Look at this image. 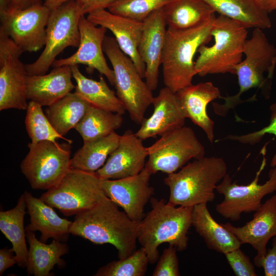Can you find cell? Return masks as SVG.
I'll use <instances>...</instances> for the list:
<instances>
[{
    "label": "cell",
    "mask_w": 276,
    "mask_h": 276,
    "mask_svg": "<svg viewBox=\"0 0 276 276\" xmlns=\"http://www.w3.org/2000/svg\"><path fill=\"white\" fill-rule=\"evenodd\" d=\"M108 197L75 215L70 234L96 244H110L118 258L124 259L136 249L140 222L131 219Z\"/></svg>",
    "instance_id": "6da1fadb"
},
{
    "label": "cell",
    "mask_w": 276,
    "mask_h": 276,
    "mask_svg": "<svg viewBox=\"0 0 276 276\" xmlns=\"http://www.w3.org/2000/svg\"><path fill=\"white\" fill-rule=\"evenodd\" d=\"M150 200L151 210L139 223L137 241L145 249L149 263L154 264L163 243L173 245L180 251L187 248L193 207L174 206L164 199Z\"/></svg>",
    "instance_id": "7a4b0ae2"
},
{
    "label": "cell",
    "mask_w": 276,
    "mask_h": 276,
    "mask_svg": "<svg viewBox=\"0 0 276 276\" xmlns=\"http://www.w3.org/2000/svg\"><path fill=\"white\" fill-rule=\"evenodd\" d=\"M245 57L234 68L238 77L239 90L233 96L221 97L223 104L213 103L215 114L225 116L231 109L245 102L240 99L242 94L252 88L269 91L271 81L276 65V48L268 40L262 29L255 28L251 37L245 42ZM267 97V95H266Z\"/></svg>",
    "instance_id": "3957f363"
},
{
    "label": "cell",
    "mask_w": 276,
    "mask_h": 276,
    "mask_svg": "<svg viewBox=\"0 0 276 276\" xmlns=\"http://www.w3.org/2000/svg\"><path fill=\"white\" fill-rule=\"evenodd\" d=\"M226 174V164L221 157L195 159L164 178L170 190L168 202L174 206L193 207L212 202L217 186Z\"/></svg>",
    "instance_id": "277c9868"
},
{
    "label": "cell",
    "mask_w": 276,
    "mask_h": 276,
    "mask_svg": "<svg viewBox=\"0 0 276 276\" xmlns=\"http://www.w3.org/2000/svg\"><path fill=\"white\" fill-rule=\"evenodd\" d=\"M215 16L189 29L167 27L162 65L164 84L173 93L192 84L196 75L194 56L201 46L211 41L212 24Z\"/></svg>",
    "instance_id": "5b68a950"
},
{
    "label": "cell",
    "mask_w": 276,
    "mask_h": 276,
    "mask_svg": "<svg viewBox=\"0 0 276 276\" xmlns=\"http://www.w3.org/2000/svg\"><path fill=\"white\" fill-rule=\"evenodd\" d=\"M247 28L232 19L219 15L211 27L213 44L201 46L196 61V75L231 73L242 60L247 37Z\"/></svg>",
    "instance_id": "8992f818"
},
{
    "label": "cell",
    "mask_w": 276,
    "mask_h": 276,
    "mask_svg": "<svg viewBox=\"0 0 276 276\" xmlns=\"http://www.w3.org/2000/svg\"><path fill=\"white\" fill-rule=\"evenodd\" d=\"M103 49L114 73L116 95L131 120L141 124L152 103V90L143 81L132 60L120 49L114 37L106 35Z\"/></svg>",
    "instance_id": "52a82bcc"
},
{
    "label": "cell",
    "mask_w": 276,
    "mask_h": 276,
    "mask_svg": "<svg viewBox=\"0 0 276 276\" xmlns=\"http://www.w3.org/2000/svg\"><path fill=\"white\" fill-rule=\"evenodd\" d=\"M102 182L96 173L71 169L58 184L40 198L64 216L76 215L107 197Z\"/></svg>",
    "instance_id": "ba28073f"
},
{
    "label": "cell",
    "mask_w": 276,
    "mask_h": 276,
    "mask_svg": "<svg viewBox=\"0 0 276 276\" xmlns=\"http://www.w3.org/2000/svg\"><path fill=\"white\" fill-rule=\"evenodd\" d=\"M71 144L50 141L28 144L29 152L20 167L33 189L48 190L61 180L71 169Z\"/></svg>",
    "instance_id": "9c48e42d"
},
{
    "label": "cell",
    "mask_w": 276,
    "mask_h": 276,
    "mask_svg": "<svg viewBox=\"0 0 276 276\" xmlns=\"http://www.w3.org/2000/svg\"><path fill=\"white\" fill-rule=\"evenodd\" d=\"M81 16L75 0L51 10L46 28L44 48L35 62L25 65L28 75L45 74L56 57L65 48L79 47V22Z\"/></svg>",
    "instance_id": "30bf717a"
},
{
    "label": "cell",
    "mask_w": 276,
    "mask_h": 276,
    "mask_svg": "<svg viewBox=\"0 0 276 276\" xmlns=\"http://www.w3.org/2000/svg\"><path fill=\"white\" fill-rule=\"evenodd\" d=\"M265 146L261 150L263 160L260 169L249 183L239 185L232 181L227 173L217 186L216 191L223 196V199L216 204L215 210L223 218L238 221L242 214L257 211L262 204L263 198L276 191V166L269 170V178L265 182L259 183V176L266 164Z\"/></svg>",
    "instance_id": "8fae6325"
},
{
    "label": "cell",
    "mask_w": 276,
    "mask_h": 276,
    "mask_svg": "<svg viewBox=\"0 0 276 276\" xmlns=\"http://www.w3.org/2000/svg\"><path fill=\"white\" fill-rule=\"evenodd\" d=\"M160 136L147 147L145 167L152 174L174 173L191 159L205 156V148L190 127L185 125Z\"/></svg>",
    "instance_id": "7c38bea8"
},
{
    "label": "cell",
    "mask_w": 276,
    "mask_h": 276,
    "mask_svg": "<svg viewBox=\"0 0 276 276\" xmlns=\"http://www.w3.org/2000/svg\"><path fill=\"white\" fill-rule=\"evenodd\" d=\"M51 12L43 4L24 9L10 7L0 11V29L23 52H37L45 45Z\"/></svg>",
    "instance_id": "4fadbf2b"
},
{
    "label": "cell",
    "mask_w": 276,
    "mask_h": 276,
    "mask_svg": "<svg viewBox=\"0 0 276 276\" xmlns=\"http://www.w3.org/2000/svg\"><path fill=\"white\" fill-rule=\"evenodd\" d=\"M23 52L0 29V110H27L26 65L20 61Z\"/></svg>",
    "instance_id": "5bb4252c"
},
{
    "label": "cell",
    "mask_w": 276,
    "mask_h": 276,
    "mask_svg": "<svg viewBox=\"0 0 276 276\" xmlns=\"http://www.w3.org/2000/svg\"><path fill=\"white\" fill-rule=\"evenodd\" d=\"M151 175L145 167L134 176L102 180V186L108 198L122 208L131 219L140 222L145 215V205L154 194V188L149 184Z\"/></svg>",
    "instance_id": "9a60e30c"
},
{
    "label": "cell",
    "mask_w": 276,
    "mask_h": 276,
    "mask_svg": "<svg viewBox=\"0 0 276 276\" xmlns=\"http://www.w3.org/2000/svg\"><path fill=\"white\" fill-rule=\"evenodd\" d=\"M79 28L80 41L77 51L67 58L56 59L52 66L84 64L104 75L110 84L114 86V73L108 65L103 54V43L107 29L102 26L97 27L84 15L80 18Z\"/></svg>",
    "instance_id": "2e32d148"
},
{
    "label": "cell",
    "mask_w": 276,
    "mask_h": 276,
    "mask_svg": "<svg viewBox=\"0 0 276 276\" xmlns=\"http://www.w3.org/2000/svg\"><path fill=\"white\" fill-rule=\"evenodd\" d=\"M251 220L242 226L227 222L223 225L233 233L241 244H248L256 251L255 266L261 267L269 241L276 236V194L262 203L254 212Z\"/></svg>",
    "instance_id": "e0dca14e"
},
{
    "label": "cell",
    "mask_w": 276,
    "mask_h": 276,
    "mask_svg": "<svg viewBox=\"0 0 276 276\" xmlns=\"http://www.w3.org/2000/svg\"><path fill=\"white\" fill-rule=\"evenodd\" d=\"M147 147L143 140L128 129L120 135L117 148L95 173L102 179H117L134 176L145 167Z\"/></svg>",
    "instance_id": "ac0fdd59"
},
{
    "label": "cell",
    "mask_w": 276,
    "mask_h": 276,
    "mask_svg": "<svg viewBox=\"0 0 276 276\" xmlns=\"http://www.w3.org/2000/svg\"><path fill=\"white\" fill-rule=\"evenodd\" d=\"M86 18L94 25L105 27L112 33L120 49L132 60L140 75L145 78V64L137 49L143 22L113 14L106 9L91 12Z\"/></svg>",
    "instance_id": "d6986e66"
},
{
    "label": "cell",
    "mask_w": 276,
    "mask_h": 276,
    "mask_svg": "<svg viewBox=\"0 0 276 276\" xmlns=\"http://www.w3.org/2000/svg\"><path fill=\"white\" fill-rule=\"evenodd\" d=\"M143 22V29L137 49L145 64L146 82L153 90L158 84L159 69L167 29L163 8L152 13Z\"/></svg>",
    "instance_id": "ffe728a7"
},
{
    "label": "cell",
    "mask_w": 276,
    "mask_h": 276,
    "mask_svg": "<svg viewBox=\"0 0 276 276\" xmlns=\"http://www.w3.org/2000/svg\"><path fill=\"white\" fill-rule=\"evenodd\" d=\"M152 114L144 118L141 127L135 133L141 140H145L161 136L175 129L185 126L184 116L176 94L165 86L154 97Z\"/></svg>",
    "instance_id": "44dd1931"
},
{
    "label": "cell",
    "mask_w": 276,
    "mask_h": 276,
    "mask_svg": "<svg viewBox=\"0 0 276 276\" xmlns=\"http://www.w3.org/2000/svg\"><path fill=\"white\" fill-rule=\"evenodd\" d=\"M186 118L199 127L211 144L214 139V122L208 116L209 103L222 97L219 89L211 82L191 84L176 93Z\"/></svg>",
    "instance_id": "7402d4cb"
},
{
    "label": "cell",
    "mask_w": 276,
    "mask_h": 276,
    "mask_svg": "<svg viewBox=\"0 0 276 276\" xmlns=\"http://www.w3.org/2000/svg\"><path fill=\"white\" fill-rule=\"evenodd\" d=\"M71 67H54L48 74L28 75L27 97L42 106H49L61 99L75 87L72 81Z\"/></svg>",
    "instance_id": "603a6c76"
},
{
    "label": "cell",
    "mask_w": 276,
    "mask_h": 276,
    "mask_svg": "<svg viewBox=\"0 0 276 276\" xmlns=\"http://www.w3.org/2000/svg\"><path fill=\"white\" fill-rule=\"evenodd\" d=\"M24 194L30 222L26 230L40 232V240L44 243L50 238L61 242L66 240L73 221L61 218L40 198L34 197L28 191Z\"/></svg>",
    "instance_id": "cb8c5ba5"
},
{
    "label": "cell",
    "mask_w": 276,
    "mask_h": 276,
    "mask_svg": "<svg viewBox=\"0 0 276 276\" xmlns=\"http://www.w3.org/2000/svg\"><path fill=\"white\" fill-rule=\"evenodd\" d=\"M192 226L203 238L207 247L219 253L224 255L242 245L233 233L214 219L206 203L193 206Z\"/></svg>",
    "instance_id": "d4e9b609"
},
{
    "label": "cell",
    "mask_w": 276,
    "mask_h": 276,
    "mask_svg": "<svg viewBox=\"0 0 276 276\" xmlns=\"http://www.w3.org/2000/svg\"><path fill=\"white\" fill-rule=\"evenodd\" d=\"M29 245L27 264L28 275H52L50 271L55 265L63 267L64 261L61 258L68 253V245L63 242L54 240L47 244L38 240L33 231L26 230Z\"/></svg>",
    "instance_id": "484cf974"
},
{
    "label": "cell",
    "mask_w": 276,
    "mask_h": 276,
    "mask_svg": "<svg viewBox=\"0 0 276 276\" xmlns=\"http://www.w3.org/2000/svg\"><path fill=\"white\" fill-rule=\"evenodd\" d=\"M163 10L168 28L176 30L197 27L215 16V12L203 0H174Z\"/></svg>",
    "instance_id": "4316f807"
},
{
    "label": "cell",
    "mask_w": 276,
    "mask_h": 276,
    "mask_svg": "<svg viewBox=\"0 0 276 276\" xmlns=\"http://www.w3.org/2000/svg\"><path fill=\"white\" fill-rule=\"evenodd\" d=\"M215 12L239 22L247 29L270 28L268 13L256 0H203Z\"/></svg>",
    "instance_id": "83f0119b"
},
{
    "label": "cell",
    "mask_w": 276,
    "mask_h": 276,
    "mask_svg": "<svg viewBox=\"0 0 276 276\" xmlns=\"http://www.w3.org/2000/svg\"><path fill=\"white\" fill-rule=\"evenodd\" d=\"M26 203L23 193L16 205L7 211L0 212V230L12 245L16 264L27 267L28 250L26 243V231L24 228V217L26 213Z\"/></svg>",
    "instance_id": "f1b7e54d"
},
{
    "label": "cell",
    "mask_w": 276,
    "mask_h": 276,
    "mask_svg": "<svg viewBox=\"0 0 276 276\" xmlns=\"http://www.w3.org/2000/svg\"><path fill=\"white\" fill-rule=\"evenodd\" d=\"M77 85L75 92L91 106L123 114L126 111L116 94L101 77L97 81L84 76L78 65L71 66Z\"/></svg>",
    "instance_id": "f546056e"
},
{
    "label": "cell",
    "mask_w": 276,
    "mask_h": 276,
    "mask_svg": "<svg viewBox=\"0 0 276 276\" xmlns=\"http://www.w3.org/2000/svg\"><path fill=\"white\" fill-rule=\"evenodd\" d=\"M91 105L76 92L70 93L45 110L55 130L64 136L84 117Z\"/></svg>",
    "instance_id": "4dcf8cb0"
},
{
    "label": "cell",
    "mask_w": 276,
    "mask_h": 276,
    "mask_svg": "<svg viewBox=\"0 0 276 276\" xmlns=\"http://www.w3.org/2000/svg\"><path fill=\"white\" fill-rule=\"evenodd\" d=\"M120 135L115 131L96 140L84 141L71 160V169L95 173L118 147Z\"/></svg>",
    "instance_id": "1f68e13d"
},
{
    "label": "cell",
    "mask_w": 276,
    "mask_h": 276,
    "mask_svg": "<svg viewBox=\"0 0 276 276\" xmlns=\"http://www.w3.org/2000/svg\"><path fill=\"white\" fill-rule=\"evenodd\" d=\"M122 114L90 105L75 129L83 142L107 136L120 128Z\"/></svg>",
    "instance_id": "d6a6232c"
},
{
    "label": "cell",
    "mask_w": 276,
    "mask_h": 276,
    "mask_svg": "<svg viewBox=\"0 0 276 276\" xmlns=\"http://www.w3.org/2000/svg\"><path fill=\"white\" fill-rule=\"evenodd\" d=\"M26 110L25 123L31 143H36L42 141L57 142V139H61L72 143V140L64 138L56 132L39 104L30 101Z\"/></svg>",
    "instance_id": "836d02e7"
},
{
    "label": "cell",
    "mask_w": 276,
    "mask_h": 276,
    "mask_svg": "<svg viewBox=\"0 0 276 276\" xmlns=\"http://www.w3.org/2000/svg\"><path fill=\"white\" fill-rule=\"evenodd\" d=\"M149 263L145 249L141 246L124 259L112 261L99 268L95 276H143Z\"/></svg>",
    "instance_id": "e575fe53"
},
{
    "label": "cell",
    "mask_w": 276,
    "mask_h": 276,
    "mask_svg": "<svg viewBox=\"0 0 276 276\" xmlns=\"http://www.w3.org/2000/svg\"><path fill=\"white\" fill-rule=\"evenodd\" d=\"M174 0H120L109 7L111 13L137 21L143 20L153 12Z\"/></svg>",
    "instance_id": "d590c367"
},
{
    "label": "cell",
    "mask_w": 276,
    "mask_h": 276,
    "mask_svg": "<svg viewBox=\"0 0 276 276\" xmlns=\"http://www.w3.org/2000/svg\"><path fill=\"white\" fill-rule=\"evenodd\" d=\"M270 116L269 124L262 129L241 135L229 134L226 137L219 139L217 141L231 140L238 142L243 144L254 145L259 143L266 134H272L276 137V101L269 108Z\"/></svg>",
    "instance_id": "8d00e7d4"
},
{
    "label": "cell",
    "mask_w": 276,
    "mask_h": 276,
    "mask_svg": "<svg viewBox=\"0 0 276 276\" xmlns=\"http://www.w3.org/2000/svg\"><path fill=\"white\" fill-rule=\"evenodd\" d=\"M177 248L172 245L165 248L159 257L152 276H179Z\"/></svg>",
    "instance_id": "74e56055"
},
{
    "label": "cell",
    "mask_w": 276,
    "mask_h": 276,
    "mask_svg": "<svg viewBox=\"0 0 276 276\" xmlns=\"http://www.w3.org/2000/svg\"><path fill=\"white\" fill-rule=\"evenodd\" d=\"M224 256L236 275H257L254 265L240 247L225 253Z\"/></svg>",
    "instance_id": "f35d334b"
},
{
    "label": "cell",
    "mask_w": 276,
    "mask_h": 276,
    "mask_svg": "<svg viewBox=\"0 0 276 276\" xmlns=\"http://www.w3.org/2000/svg\"><path fill=\"white\" fill-rule=\"evenodd\" d=\"M119 1L120 0H75L82 15L88 14L97 10L108 9Z\"/></svg>",
    "instance_id": "ab89813d"
},
{
    "label": "cell",
    "mask_w": 276,
    "mask_h": 276,
    "mask_svg": "<svg viewBox=\"0 0 276 276\" xmlns=\"http://www.w3.org/2000/svg\"><path fill=\"white\" fill-rule=\"evenodd\" d=\"M261 267L265 276H276V236L272 238L271 247L267 249Z\"/></svg>",
    "instance_id": "60d3db41"
},
{
    "label": "cell",
    "mask_w": 276,
    "mask_h": 276,
    "mask_svg": "<svg viewBox=\"0 0 276 276\" xmlns=\"http://www.w3.org/2000/svg\"><path fill=\"white\" fill-rule=\"evenodd\" d=\"M14 252L11 249L4 248L0 250V275L10 267L16 263Z\"/></svg>",
    "instance_id": "b9f144b4"
},
{
    "label": "cell",
    "mask_w": 276,
    "mask_h": 276,
    "mask_svg": "<svg viewBox=\"0 0 276 276\" xmlns=\"http://www.w3.org/2000/svg\"><path fill=\"white\" fill-rule=\"evenodd\" d=\"M40 4H43L42 0H11L10 7L16 9H24Z\"/></svg>",
    "instance_id": "7bdbcfd3"
},
{
    "label": "cell",
    "mask_w": 276,
    "mask_h": 276,
    "mask_svg": "<svg viewBox=\"0 0 276 276\" xmlns=\"http://www.w3.org/2000/svg\"><path fill=\"white\" fill-rule=\"evenodd\" d=\"M259 6L268 13L276 10V0H256Z\"/></svg>",
    "instance_id": "ee69618b"
},
{
    "label": "cell",
    "mask_w": 276,
    "mask_h": 276,
    "mask_svg": "<svg viewBox=\"0 0 276 276\" xmlns=\"http://www.w3.org/2000/svg\"><path fill=\"white\" fill-rule=\"evenodd\" d=\"M72 0H45L43 4L52 10Z\"/></svg>",
    "instance_id": "f6af8a7d"
},
{
    "label": "cell",
    "mask_w": 276,
    "mask_h": 276,
    "mask_svg": "<svg viewBox=\"0 0 276 276\" xmlns=\"http://www.w3.org/2000/svg\"><path fill=\"white\" fill-rule=\"evenodd\" d=\"M11 6V0H0V11L6 10Z\"/></svg>",
    "instance_id": "bcb514c9"
},
{
    "label": "cell",
    "mask_w": 276,
    "mask_h": 276,
    "mask_svg": "<svg viewBox=\"0 0 276 276\" xmlns=\"http://www.w3.org/2000/svg\"><path fill=\"white\" fill-rule=\"evenodd\" d=\"M270 166L271 167H274L276 166V151L274 156L271 159Z\"/></svg>",
    "instance_id": "7dc6e473"
}]
</instances>
